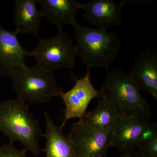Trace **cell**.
Wrapping results in <instances>:
<instances>
[{"instance_id": "6da1fadb", "label": "cell", "mask_w": 157, "mask_h": 157, "mask_svg": "<svg viewBox=\"0 0 157 157\" xmlns=\"http://www.w3.org/2000/svg\"><path fill=\"white\" fill-rule=\"evenodd\" d=\"M0 132L9 142H20L35 156L42 152L39 140L43 134L39 121L30 111L29 104L17 97L0 102Z\"/></svg>"}, {"instance_id": "7a4b0ae2", "label": "cell", "mask_w": 157, "mask_h": 157, "mask_svg": "<svg viewBox=\"0 0 157 157\" xmlns=\"http://www.w3.org/2000/svg\"><path fill=\"white\" fill-rule=\"evenodd\" d=\"M77 56L86 69L108 70L120 52L121 42L117 34L107 29L87 27L76 22L73 25Z\"/></svg>"}, {"instance_id": "3957f363", "label": "cell", "mask_w": 157, "mask_h": 157, "mask_svg": "<svg viewBox=\"0 0 157 157\" xmlns=\"http://www.w3.org/2000/svg\"><path fill=\"white\" fill-rule=\"evenodd\" d=\"M99 98L108 101L119 115H138L149 118L151 107L141 94L128 73L120 68L108 70L101 89Z\"/></svg>"}, {"instance_id": "277c9868", "label": "cell", "mask_w": 157, "mask_h": 157, "mask_svg": "<svg viewBox=\"0 0 157 157\" xmlns=\"http://www.w3.org/2000/svg\"><path fill=\"white\" fill-rule=\"evenodd\" d=\"M12 86L17 98L29 104L48 103L63 89L59 87L53 72L39 66L27 65L16 70L11 76Z\"/></svg>"}, {"instance_id": "5b68a950", "label": "cell", "mask_w": 157, "mask_h": 157, "mask_svg": "<svg viewBox=\"0 0 157 157\" xmlns=\"http://www.w3.org/2000/svg\"><path fill=\"white\" fill-rule=\"evenodd\" d=\"M77 50L69 35L58 31L49 39H39V42L29 56L33 57L37 66L53 72L65 69L72 71L76 63Z\"/></svg>"}, {"instance_id": "8992f818", "label": "cell", "mask_w": 157, "mask_h": 157, "mask_svg": "<svg viewBox=\"0 0 157 157\" xmlns=\"http://www.w3.org/2000/svg\"><path fill=\"white\" fill-rule=\"evenodd\" d=\"M67 135L78 157H106L111 147V130L93 128L80 120L72 123Z\"/></svg>"}, {"instance_id": "52a82bcc", "label": "cell", "mask_w": 157, "mask_h": 157, "mask_svg": "<svg viewBox=\"0 0 157 157\" xmlns=\"http://www.w3.org/2000/svg\"><path fill=\"white\" fill-rule=\"evenodd\" d=\"M71 89L60 93L59 97L63 100L65 106V114L61 128H63L68 121L74 118H81L86 112L91 101L99 98L98 91L94 86L90 79V70L82 78L77 79Z\"/></svg>"}, {"instance_id": "ba28073f", "label": "cell", "mask_w": 157, "mask_h": 157, "mask_svg": "<svg viewBox=\"0 0 157 157\" xmlns=\"http://www.w3.org/2000/svg\"><path fill=\"white\" fill-rule=\"evenodd\" d=\"M151 123L140 116L119 115L111 130V147L121 152L135 149Z\"/></svg>"}, {"instance_id": "9c48e42d", "label": "cell", "mask_w": 157, "mask_h": 157, "mask_svg": "<svg viewBox=\"0 0 157 157\" xmlns=\"http://www.w3.org/2000/svg\"><path fill=\"white\" fill-rule=\"evenodd\" d=\"M17 33L0 25V75L11 77L14 71L26 66L30 52L20 43Z\"/></svg>"}, {"instance_id": "30bf717a", "label": "cell", "mask_w": 157, "mask_h": 157, "mask_svg": "<svg viewBox=\"0 0 157 157\" xmlns=\"http://www.w3.org/2000/svg\"><path fill=\"white\" fill-rule=\"evenodd\" d=\"M129 76L140 90L149 93L157 99V51L141 52L135 58Z\"/></svg>"}, {"instance_id": "8fae6325", "label": "cell", "mask_w": 157, "mask_h": 157, "mask_svg": "<svg viewBox=\"0 0 157 157\" xmlns=\"http://www.w3.org/2000/svg\"><path fill=\"white\" fill-rule=\"evenodd\" d=\"M122 5L113 0H90L82 4L83 17L98 29H108L120 24L123 13Z\"/></svg>"}, {"instance_id": "7c38bea8", "label": "cell", "mask_w": 157, "mask_h": 157, "mask_svg": "<svg viewBox=\"0 0 157 157\" xmlns=\"http://www.w3.org/2000/svg\"><path fill=\"white\" fill-rule=\"evenodd\" d=\"M42 7L43 17L56 27L58 31H63L65 25L76 23L78 11L82 4L78 0H37Z\"/></svg>"}, {"instance_id": "4fadbf2b", "label": "cell", "mask_w": 157, "mask_h": 157, "mask_svg": "<svg viewBox=\"0 0 157 157\" xmlns=\"http://www.w3.org/2000/svg\"><path fill=\"white\" fill-rule=\"evenodd\" d=\"M44 114L45 132L42 137L46 139V144L42 152L45 157H78L63 128L55 123L47 111Z\"/></svg>"}, {"instance_id": "5bb4252c", "label": "cell", "mask_w": 157, "mask_h": 157, "mask_svg": "<svg viewBox=\"0 0 157 157\" xmlns=\"http://www.w3.org/2000/svg\"><path fill=\"white\" fill-rule=\"evenodd\" d=\"M37 0H15L14 17L17 34H33L39 37L43 16L37 9Z\"/></svg>"}, {"instance_id": "9a60e30c", "label": "cell", "mask_w": 157, "mask_h": 157, "mask_svg": "<svg viewBox=\"0 0 157 157\" xmlns=\"http://www.w3.org/2000/svg\"><path fill=\"white\" fill-rule=\"evenodd\" d=\"M97 107L86 112L79 119L85 125L99 130H111L115 124L119 114L114 107L108 101L98 98Z\"/></svg>"}, {"instance_id": "2e32d148", "label": "cell", "mask_w": 157, "mask_h": 157, "mask_svg": "<svg viewBox=\"0 0 157 157\" xmlns=\"http://www.w3.org/2000/svg\"><path fill=\"white\" fill-rule=\"evenodd\" d=\"M137 148L142 157H157V124L151 122L144 132Z\"/></svg>"}, {"instance_id": "e0dca14e", "label": "cell", "mask_w": 157, "mask_h": 157, "mask_svg": "<svg viewBox=\"0 0 157 157\" xmlns=\"http://www.w3.org/2000/svg\"><path fill=\"white\" fill-rule=\"evenodd\" d=\"M27 152L24 149L16 148L11 142L0 145V157H27Z\"/></svg>"}, {"instance_id": "ac0fdd59", "label": "cell", "mask_w": 157, "mask_h": 157, "mask_svg": "<svg viewBox=\"0 0 157 157\" xmlns=\"http://www.w3.org/2000/svg\"><path fill=\"white\" fill-rule=\"evenodd\" d=\"M155 1L152 0H137V1H132V0H123L121 1V4L122 5H126V4H130V5H134L135 6H147L148 5L152 4L155 2Z\"/></svg>"}, {"instance_id": "d6986e66", "label": "cell", "mask_w": 157, "mask_h": 157, "mask_svg": "<svg viewBox=\"0 0 157 157\" xmlns=\"http://www.w3.org/2000/svg\"><path fill=\"white\" fill-rule=\"evenodd\" d=\"M119 157H142L135 149L121 152Z\"/></svg>"}]
</instances>
